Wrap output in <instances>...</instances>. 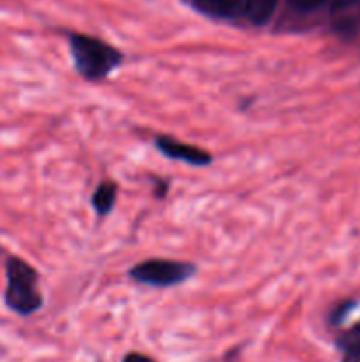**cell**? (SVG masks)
I'll list each match as a JSON object with an SVG mask.
<instances>
[{
	"mask_svg": "<svg viewBox=\"0 0 360 362\" xmlns=\"http://www.w3.org/2000/svg\"><path fill=\"white\" fill-rule=\"evenodd\" d=\"M339 345L346 350V352H360V336L359 338H342Z\"/></svg>",
	"mask_w": 360,
	"mask_h": 362,
	"instance_id": "9",
	"label": "cell"
},
{
	"mask_svg": "<svg viewBox=\"0 0 360 362\" xmlns=\"http://www.w3.org/2000/svg\"><path fill=\"white\" fill-rule=\"evenodd\" d=\"M6 304L18 315H32L42 306L37 290V272L21 258H9L6 265Z\"/></svg>",
	"mask_w": 360,
	"mask_h": 362,
	"instance_id": "2",
	"label": "cell"
},
{
	"mask_svg": "<svg viewBox=\"0 0 360 362\" xmlns=\"http://www.w3.org/2000/svg\"><path fill=\"white\" fill-rule=\"evenodd\" d=\"M359 336H360V324L356 325V327L353 329V331H349L348 334L344 336V338H359Z\"/></svg>",
	"mask_w": 360,
	"mask_h": 362,
	"instance_id": "13",
	"label": "cell"
},
{
	"mask_svg": "<svg viewBox=\"0 0 360 362\" xmlns=\"http://www.w3.org/2000/svg\"><path fill=\"white\" fill-rule=\"evenodd\" d=\"M342 362H360V352H346V357Z\"/></svg>",
	"mask_w": 360,
	"mask_h": 362,
	"instance_id": "12",
	"label": "cell"
},
{
	"mask_svg": "<svg viewBox=\"0 0 360 362\" xmlns=\"http://www.w3.org/2000/svg\"><path fill=\"white\" fill-rule=\"evenodd\" d=\"M155 145H157V148L166 156V158L187 163V165L191 166H207L212 163V158L208 152L201 151V148L198 147H193V145L176 141L169 136H159Z\"/></svg>",
	"mask_w": 360,
	"mask_h": 362,
	"instance_id": "4",
	"label": "cell"
},
{
	"mask_svg": "<svg viewBox=\"0 0 360 362\" xmlns=\"http://www.w3.org/2000/svg\"><path fill=\"white\" fill-rule=\"evenodd\" d=\"M277 0H246V16L254 25H267L274 16Z\"/></svg>",
	"mask_w": 360,
	"mask_h": 362,
	"instance_id": "7",
	"label": "cell"
},
{
	"mask_svg": "<svg viewBox=\"0 0 360 362\" xmlns=\"http://www.w3.org/2000/svg\"><path fill=\"white\" fill-rule=\"evenodd\" d=\"M288 2L292 4L296 11H304V13H306V11H313L316 9V7H320L325 0H288Z\"/></svg>",
	"mask_w": 360,
	"mask_h": 362,
	"instance_id": "8",
	"label": "cell"
},
{
	"mask_svg": "<svg viewBox=\"0 0 360 362\" xmlns=\"http://www.w3.org/2000/svg\"><path fill=\"white\" fill-rule=\"evenodd\" d=\"M69 46L78 73L87 80H104L122 64V53L101 39L73 34L69 37Z\"/></svg>",
	"mask_w": 360,
	"mask_h": 362,
	"instance_id": "1",
	"label": "cell"
},
{
	"mask_svg": "<svg viewBox=\"0 0 360 362\" xmlns=\"http://www.w3.org/2000/svg\"><path fill=\"white\" fill-rule=\"evenodd\" d=\"M194 272H196V267L186 262L147 260L134 265L129 274L134 281L141 285L166 288V286H175L187 281Z\"/></svg>",
	"mask_w": 360,
	"mask_h": 362,
	"instance_id": "3",
	"label": "cell"
},
{
	"mask_svg": "<svg viewBox=\"0 0 360 362\" xmlns=\"http://www.w3.org/2000/svg\"><path fill=\"white\" fill-rule=\"evenodd\" d=\"M355 2H356V0H334V4H332V9H334V11L344 9V7L353 6Z\"/></svg>",
	"mask_w": 360,
	"mask_h": 362,
	"instance_id": "10",
	"label": "cell"
},
{
	"mask_svg": "<svg viewBox=\"0 0 360 362\" xmlns=\"http://www.w3.org/2000/svg\"><path fill=\"white\" fill-rule=\"evenodd\" d=\"M124 362H154V361H150L145 356H140V354H129V356L124 359Z\"/></svg>",
	"mask_w": 360,
	"mask_h": 362,
	"instance_id": "11",
	"label": "cell"
},
{
	"mask_svg": "<svg viewBox=\"0 0 360 362\" xmlns=\"http://www.w3.org/2000/svg\"><path fill=\"white\" fill-rule=\"evenodd\" d=\"M196 9L214 18H236L246 14V0H194Z\"/></svg>",
	"mask_w": 360,
	"mask_h": 362,
	"instance_id": "5",
	"label": "cell"
},
{
	"mask_svg": "<svg viewBox=\"0 0 360 362\" xmlns=\"http://www.w3.org/2000/svg\"><path fill=\"white\" fill-rule=\"evenodd\" d=\"M116 202V184L112 180H106V182L99 184L97 189L92 194V205H94V211L97 216H106L112 212L113 205Z\"/></svg>",
	"mask_w": 360,
	"mask_h": 362,
	"instance_id": "6",
	"label": "cell"
}]
</instances>
